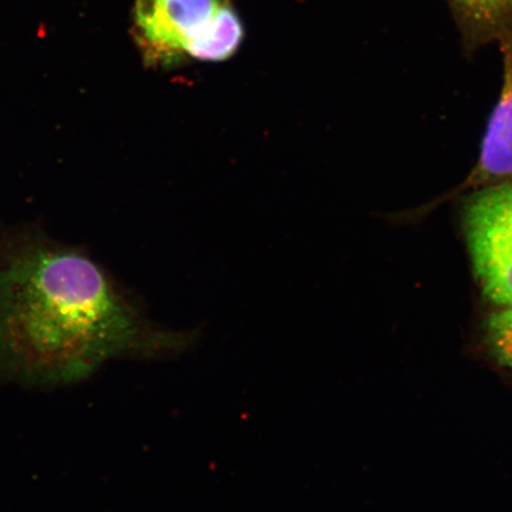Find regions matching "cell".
Wrapping results in <instances>:
<instances>
[{"label": "cell", "mask_w": 512, "mask_h": 512, "mask_svg": "<svg viewBox=\"0 0 512 512\" xmlns=\"http://www.w3.org/2000/svg\"><path fill=\"white\" fill-rule=\"evenodd\" d=\"M169 342L81 249L37 230L0 235V384L72 386Z\"/></svg>", "instance_id": "cell-1"}, {"label": "cell", "mask_w": 512, "mask_h": 512, "mask_svg": "<svg viewBox=\"0 0 512 512\" xmlns=\"http://www.w3.org/2000/svg\"><path fill=\"white\" fill-rule=\"evenodd\" d=\"M460 222L485 298L512 306V181L463 196Z\"/></svg>", "instance_id": "cell-2"}, {"label": "cell", "mask_w": 512, "mask_h": 512, "mask_svg": "<svg viewBox=\"0 0 512 512\" xmlns=\"http://www.w3.org/2000/svg\"><path fill=\"white\" fill-rule=\"evenodd\" d=\"M222 0H137V40L147 64L174 67L187 43L214 16Z\"/></svg>", "instance_id": "cell-3"}, {"label": "cell", "mask_w": 512, "mask_h": 512, "mask_svg": "<svg viewBox=\"0 0 512 512\" xmlns=\"http://www.w3.org/2000/svg\"><path fill=\"white\" fill-rule=\"evenodd\" d=\"M501 94L486 126L475 168L458 187L420 211L426 214L446 201L512 181V31L502 40Z\"/></svg>", "instance_id": "cell-4"}, {"label": "cell", "mask_w": 512, "mask_h": 512, "mask_svg": "<svg viewBox=\"0 0 512 512\" xmlns=\"http://www.w3.org/2000/svg\"><path fill=\"white\" fill-rule=\"evenodd\" d=\"M245 37L238 14L222 2L209 22L191 38L185 55L206 62L226 61L238 51Z\"/></svg>", "instance_id": "cell-5"}, {"label": "cell", "mask_w": 512, "mask_h": 512, "mask_svg": "<svg viewBox=\"0 0 512 512\" xmlns=\"http://www.w3.org/2000/svg\"><path fill=\"white\" fill-rule=\"evenodd\" d=\"M469 48L512 31V0H452Z\"/></svg>", "instance_id": "cell-6"}, {"label": "cell", "mask_w": 512, "mask_h": 512, "mask_svg": "<svg viewBox=\"0 0 512 512\" xmlns=\"http://www.w3.org/2000/svg\"><path fill=\"white\" fill-rule=\"evenodd\" d=\"M485 339L495 360L512 370V306L496 307L486 319Z\"/></svg>", "instance_id": "cell-7"}]
</instances>
